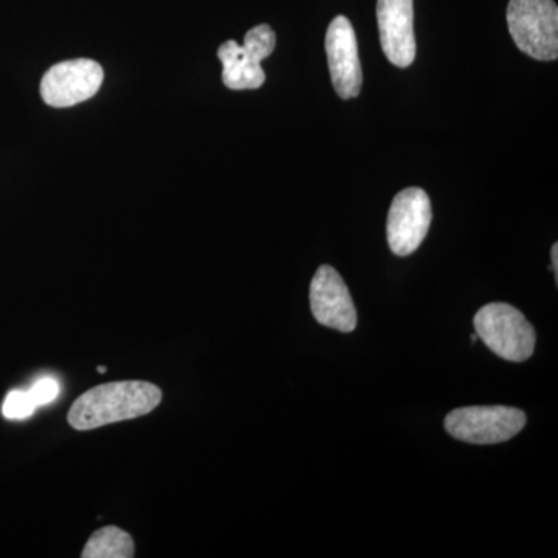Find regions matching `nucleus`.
Instances as JSON below:
<instances>
[{
  "instance_id": "10",
  "label": "nucleus",
  "mask_w": 558,
  "mask_h": 558,
  "mask_svg": "<svg viewBox=\"0 0 558 558\" xmlns=\"http://www.w3.org/2000/svg\"><path fill=\"white\" fill-rule=\"evenodd\" d=\"M380 43L396 68H410L416 58L413 0H377Z\"/></svg>"
},
{
  "instance_id": "16",
  "label": "nucleus",
  "mask_w": 558,
  "mask_h": 558,
  "mask_svg": "<svg viewBox=\"0 0 558 558\" xmlns=\"http://www.w3.org/2000/svg\"><path fill=\"white\" fill-rule=\"evenodd\" d=\"M98 373H102V374H105V373H106V368H105V366H100V368H98Z\"/></svg>"
},
{
  "instance_id": "2",
  "label": "nucleus",
  "mask_w": 558,
  "mask_h": 558,
  "mask_svg": "<svg viewBox=\"0 0 558 558\" xmlns=\"http://www.w3.org/2000/svg\"><path fill=\"white\" fill-rule=\"evenodd\" d=\"M476 336L494 351L498 357L509 362H526L535 349L534 326L517 307L508 303H490L476 312Z\"/></svg>"
},
{
  "instance_id": "6",
  "label": "nucleus",
  "mask_w": 558,
  "mask_h": 558,
  "mask_svg": "<svg viewBox=\"0 0 558 558\" xmlns=\"http://www.w3.org/2000/svg\"><path fill=\"white\" fill-rule=\"evenodd\" d=\"M432 202L422 189L400 191L388 213V244L398 256L416 252L427 236L432 223Z\"/></svg>"
},
{
  "instance_id": "1",
  "label": "nucleus",
  "mask_w": 558,
  "mask_h": 558,
  "mask_svg": "<svg viewBox=\"0 0 558 558\" xmlns=\"http://www.w3.org/2000/svg\"><path fill=\"white\" fill-rule=\"evenodd\" d=\"M160 402L161 389L149 381H113L83 392L69 411V424L80 432L100 428L145 416Z\"/></svg>"
},
{
  "instance_id": "11",
  "label": "nucleus",
  "mask_w": 558,
  "mask_h": 558,
  "mask_svg": "<svg viewBox=\"0 0 558 558\" xmlns=\"http://www.w3.org/2000/svg\"><path fill=\"white\" fill-rule=\"evenodd\" d=\"M134 556V539L128 532L117 526L98 529L81 554L83 558H132Z\"/></svg>"
},
{
  "instance_id": "4",
  "label": "nucleus",
  "mask_w": 558,
  "mask_h": 558,
  "mask_svg": "<svg viewBox=\"0 0 558 558\" xmlns=\"http://www.w3.org/2000/svg\"><path fill=\"white\" fill-rule=\"evenodd\" d=\"M526 422V413L513 407H465L451 411L444 425L454 439L492 446L515 438Z\"/></svg>"
},
{
  "instance_id": "5",
  "label": "nucleus",
  "mask_w": 558,
  "mask_h": 558,
  "mask_svg": "<svg viewBox=\"0 0 558 558\" xmlns=\"http://www.w3.org/2000/svg\"><path fill=\"white\" fill-rule=\"evenodd\" d=\"M277 46V35L270 25L260 24L245 35L244 46L230 39L219 47L222 81L231 90L258 89L266 83L260 61L269 58Z\"/></svg>"
},
{
  "instance_id": "12",
  "label": "nucleus",
  "mask_w": 558,
  "mask_h": 558,
  "mask_svg": "<svg viewBox=\"0 0 558 558\" xmlns=\"http://www.w3.org/2000/svg\"><path fill=\"white\" fill-rule=\"evenodd\" d=\"M36 409H38V405H36L28 389L27 391L14 389L3 400L2 414L10 421H22V418L31 417Z\"/></svg>"
},
{
  "instance_id": "15",
  "label": "nucleus",
  "mask_w": 558,
  "mask_h": 558,
  "mask_svg": "<svg viewBox=\"0 0 558 558\" xmlns=\"http://www.w3.org/2000/svg\"><path fill=\"white\" fill-rule=\"evenodd\" d=\"M470 340H472V343H475V341L478 340V336H476V333H473V336L470 337Z\"/></svg>"
},
{
  "instance_id": "7",
  "label": "nucleus",
  "mask_w": 558,
  "mask_h": 558,
  "mask_svg": "<svg viewBox=\"0 0 558 558\" xmlns=\"http://www.w3.org/2000/svg\"><path fill=\"white\" fill-rule=\"evenodd\" d=\"M105 70L97 61L72 60L53 65L40 81V97L51 108H70L100 90Z\"/></svg>"
},
{
  "instance_id": "14",
  "label": "nucleus",
  "mask_w": 558,
  "mask_h": 558,
  "mask_svg": "<svg viewBox=\"0 0 558 558\" xmlns=\"http://www.w3.org/2000/svg\"><path fill=\"white\" fill-rule=\"evenodd\" d=\"M550 255H553V267H550V270H554V274H558V245L554 244L553 250H550Z\"/></svg>"
},
{
  "instance_id": "8",
  "label": "nucleus",
  "mask_w": 558,
  "mask_h": 558,
  "mask_svg": "<svg viewBox=\"0 0 558 558\" xmlns=\"http://www.w3.org/2000/svg\"><path fill=\"white\" fill-rule=\"evenodd\" d=\"M311 310L314 318L326 328L352 332L357 328V311L347 282L339 271L322 266L311 282Z\"/></svg>"
},
{
  "instance_id": "3",
  "label": "nucleus",
  "mask_w": 558,
  "mask_h": 558,
  "mask_svg": "<svg viewBox=\"0 0 558 558\" xmlns=\"http://www.w3.org/2000/svg\"><path fill=\"white\" fill-rule=\"evenodd\" d=\"M510 36L521 51L538 61L558 58V9L554 0H510Z\"/></svg>"
},
{
  "instance_id": "9",
  "label": "nucleus",
  "mask_w": 558,
  "mask_h": 558,
  "mask_svg": "<svg viewBox=\"0 0 558 558\" xmlns=\"http://www.w3.org/2000/svg\"><path fill=\"white\" fill-rule=\"evenodd\" d=\"M326 54L337 94L343 100L359 97L362 90V64L359 60L357 38L351 21L337 16L326 33Z\"/></svg>"
},
{
  "instance_id": "13",
  "label": "nucleus",
  "mask_w": 558,
  "mask_h": 558,
  "mask_svg": "<svg viewBox=\"0 0 558 558\" xmlns=\"http://www.w3.org/2000/svg\"><path fill=\"white\" fill-rule=\"evenodd\" d=\"M28 391L36 405H49L60 395V384L53 377H43Z\"/></svg>"
}]
</instances>
